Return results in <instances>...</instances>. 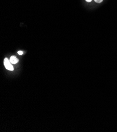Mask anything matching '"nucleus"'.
I'll return each instance as SVG.
<instances>
[{
    "label": "nucleus",
    "mask_w": 117,
    "mask_h": 132,
    "mask_svg": "<svg viewBox=\"0 0 117 132\" xmlns=\"http://www.w3.org/2000/svg\"><path fill=\"white\" fill-rule=\"evenodd\" d=\"M95 1V2H96V3H101V2L103 1V0H94Z\"/></svg>",
    "instance_id": "7ed1b4c3"
},
{
    "label": "nucleus",
    "mask_w": 117,
    "mask_h": 132,
    "mask_svg": "<svg viewBox=\"0 0 117 132\" xmlns=\"http://www.w3.org/2000/svg\"><path fill=\"white\" fill-rule=\"evenodd\" d=\"M9 61H10V62L12 64H16V63H18V58L16 57H15V56H12V57H10Z\"/></svg>",
    "instance_id": "f03ea898"
},
{
    "label": "nucleus",
    "mask_w": 117,
    "mask_h": 132,
    "mask_svg": "<svg viewBox=\"0 0 117 132\" xmlns=\"http://www.w3.org/2000/svg\"><path fill=\"white\" fill-rule=\"evenodd\" d=\"M85 1L87 2H91L92 0H85Z\"/></svg>",
    "instance_id": "39448f33"
},
{
    "label": "nucleus",
    "mask_w": 117,
    "mask_h": 132,
    "mask_svg": "<svg viewBox=\"0 0 117 132\" xmlns=\"http://www.w3.org/2000/svg\"><path fill=\"white\" fill-rule=\"evenodd\" d=\"M4 64L5 67L7 70L9 71H13L14 68L13 65H12V63H11L10 61H9L8 58H5L4 60Z\"/></svg>",
    "instance_id": "f257e3e1"
},
{
    "label": "nucleus",
    "mask_w": 117,
    "mask_h": 132,
    "mask_svg": "<svg viewBox=\"0 0 117 132\" xmlns=\"http://www.w3.org/2000/svg\"><path fill=\"white\" fill-rule=\"evenodd\" d=\"M18 54L19 55H22L23 54V52H22V51H18Z\"/></svg>",
    "instance_id": "20e7f679"
}]
</instances>
